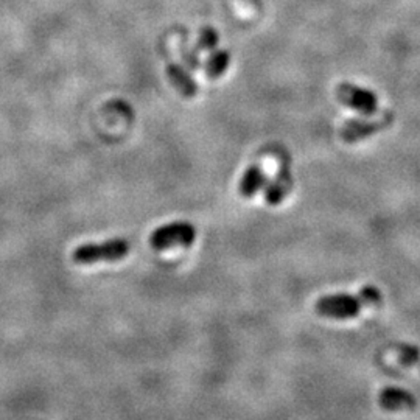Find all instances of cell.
Returning <instances> with one entry per match:
<instances>
[{
    "label": "cell",
    "mask_w": 420,
    "mask_h": 420,
    "mask_svg": "<svg viewBox=\"0 0 420 420\" xmlns=\"http://www.w3.org/2000/svg\"><path fill=\"white\" fill-rule=\"evenodd\" d=\"M383 294L378 288L367 285L358 291V294H330L318 299L316 313L323 318L330 319H352L357 318L366 307H377L382 304Z\"/></svg>",
    "instance_id": "cell-1"
},
{
    "label": "cell",
    "mask_w": 420,
    "mask_h": 420,
    "mask_svg": "<svg viewBox=\"0 0 420 420\" xmlns=\"http://www.w3.org/2000/svg\"><path fill=\"white\" fill-rule=\"evenodd\" d=\"M129 249V243L124 239H111L104 243H88L78 246L72 254V259L83 266L95 265L98 261H117L127 257Z\"/></svg>",
    "instance_id": "cell-2"
},
{
    "label": "cell",
    "mask_w": 420,
    "mask_h": 420,
    "mask_svg": "<svg viewBox=\"0 0 420 420\" xmlns=\"http://www.w3.org/2000/svg\"><path fill=\"white\" fill-rule=\"evenodd\" d=\"M196 239V229L193 225L186 221H176L170 225H163L157 227L150 235V246L156 251H163L175 246L188 248L193 245Z\"/></svg>",
    "instance_id": "cell-3"
},
{
    "label": "cell",
    "mask_w": 420,
    "mask_h": 420,
    "mask_svg": "<svg viewBox=\"0 0 420 420\" xmlns=\"http://www.w3.org/2000/svg\"><path fill=\"white\" fill-rule=\"evenodd\" d=\"M396 120V114L392 111H385V113L377 117L375 120L369 119H352L347 120L339 129L341 140L346 143H357L363 139H367L377 133L388 129Z\"/></svg>",
    "instance_id": "cell-4"
},
{
    "label": "cell",
    "mask_w": 420,
    "mask_h": 420,
    "mask_svg": "<svg viewBox=\"0 0 420 420\" xmlns=\"http://www.w3.org/2000/svg\"><path fill=\"white\" fill-rule=\"evenodd\" d=\"M337 98L344 106L363 115H373L378 111V97L371 89L360 88L352 83H341L337 88Z\"/></svg>",
    "instance_id": "cell-5"
},
{
    "label": "cell",
    "mask_w": 420,
    "mask_h": 420,
    "mask_svg": "<svg viewBox=\"0 0 420 420\" xmlns=\"http://www.w3.org/2000/svg\"><path fill=\"white\" fill-rule=\"evenodd\" d=\"M378 405L389 412H410L414 411L417 402L411 392L396 386H386L378 394Z\"/></svg>",
    "instance_id": "cell-6"
},
{
    "label": "cell",
    "mask_w": 420,
    "mask_h": 420,
    "mask_svg": "<svg viewBox=\"0 0 420 420\" xmlns=\"http://www.w3.org/2000/svg\"><path fill=\"white\" fill-rule=\"evenodd\" d=\"M293 188V175L288 165H282L279 173L275 175V178L266 184L265 187V201L270 206H279L282 201L286 198V195L291 192Z\"/></svg>",
    "instance_id": "cell-7"
},
{
    "label": "cell",
    "mask_w": 420,
    "mask_h": 420,
    "mask_svg": "<svg viewBox=\"0 0 420 420\" xmlns=\"http://www.w3.org/2000/svg\"><path fill=\"white\" fill-rule=\"evenodd\" d=\"M167 78L172 86L178 90L184 98H193L198 94V84L190 75V72L178 63H170L167 65Z\"/></svg>",
    "instance_id": "cell-8"
},
{
    "label": "cell",
    "mask_w": 420,
    "mask_h": 420,
    "mask_svg": "<svg viewBox=\"0 0 420 420\" xmlns=\"http://www.w3.org/2000/svg\"><path fill=\"white\" fill-rule=\"evenodd\" d=\"M266 186V173L265 170L259 163H254V165L249 167L243 178L239 184V193L243 196V198H252L259 193V190H261Z\"/></svg>",
    "instance_id": "cell-9"
},
{
    "label": "cell",
    "mask_w": 420,
    "mask_h": 420,
    "mask_svg": "<svg viewBox=\"0 0 420 420\" xmlns=\"http://www.w3.org/2000/svg\"><path fill=\"white\" fill-rule=\"evenodd\" d=\"M231 63V54L227 50H213L204 64V72L210 80L220 78L229 67Z\"/></svg>",
    "instance_id": "cell-10"
},
{
    "label": "cell",
    "mask_w": 420,
    "mask_h": 420,
    "mask_svg": "<svg viewBox=\"0 0 420 420\" xmlns=\"http://www.w3.org/2000/svg\"><path fill=\"white\" fill-rule=\"evenodd\" d=\"M396 358L405 367H417L420 371V349L412 344H398L396 347Z\"/></svg>",
    "instance_id": "cell-11"
},
{
    "label": "cell",
    "mask_w": 420,
    "mask_h": 420,
    "mask_svg": "<svg viewBox=\"0 0 420 420\" xmlns=\"http://www.w3.org/2000/svg\"><path fill=\"white\" fill-rule=\"evenodd\" d=\"M218 45V33L212 27H206L200 31L198 42H196V50L202 51H213Z\"/></svg>",
    "instance_id": "cell-12"
},
{
    "label": "cell",
    "mask_w": 420,
    "mask_h": 420,
    "mask_svg": "<svg viewBox=\"0 0 420 420\" xmlns=\"http://www.w3.org/2000/svg\"><path fill=\"white\" fill-rule=\"evenodd\" d=\"M196 50H188L187 45L182 44L181 47V58H182V63H184V67H186L187 70H198L200 69V58L198 55L195 54Z\"/></svg>",
    "instance_id": "cell-13"
}]
</instances>
